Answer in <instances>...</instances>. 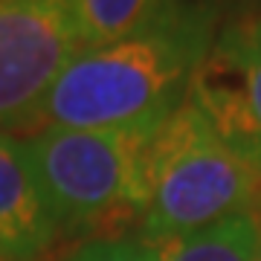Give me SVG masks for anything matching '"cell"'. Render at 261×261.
Listing matches in <instances>:
<instances>
[{"mask_svg":"<svg viewBox=\"0 0 261 261\" xmlns=\"http://www.w3.org/2000/svg\"><path fill=\"white\" fill-rule=\"evenodd\" d=\"M221 15L206 0H177L157 20L102 47H87L58 73L29 128L154 130L186 102Z\"/></svg>","mask_w":261,"mask_h":261,"instance_id":"6da1fadb","label":"cell"},{"mask_svg":"<svg viewBox=\"0 0 261 261\" xmlns=\"http://www.w3.org/2000/svg\"><path fill=\"white\" fill-rule=\"evenodd\" d=\"M244 212H261V168L229 148L195 105L183 102L148 137L137 238H174Z\"/></svg>","mask_w":261,"mask_h":261,"instance_id":"7a4b0ae2","label":"cell"},{"mask_svg":"<svg viewBox=\"0 0 261 261\" xmlns=\"http://www.w3.org/2000/svg\"><path fill=\"white\" fill-rule=\"evenodd\" d=\"M151 130L38 128L27 151L58 235L116 238L145 209Z\"/></svg>","mask_w":261,"mask_h":261,"instance_id":"3957f363","label":"cell"},{"mask_svg":"<svg viewBox=\"0 0 261 261\" xmlns=\"http://www.w3.org/2000/svg\"><path fill=\"white\" fill-rule=\"evenodd\" d=\"M84 49L73 0H0V130L29 128L58 73Z\"/></svg>","mask_w":261,"mask_h":261,"instance_id":"277c9868","label":"cell"},{"mask_svg":"<svg viewBox=\"0 0 261 261\" xmlns=\"http://www.w3.org/2000/svg\"><path fill=\"white\" fill-rule=\"evenodd\" d=\"M186 102L229 148L261 168V12L218 27Z\"/></svg>","mask_w":261,"mask_h":261,"instance_id":"5b68a950","label":"cell"},{"mask_svg":"<svg viewBox=\"0 0 261 261\" xmlns=\"http://www.w3.org/2000/svg\"><path fill=\"white\" fill-rule=\"evenodd\" d=\"M56 238L27 142L0 130V261H35Z\"/></svg>","mask_w":261,"mask_h":261,"instance_id":"8992f818","label":"cell"},{"mask_svg":"<svg viewBox=\"0 0 261 261\" xmlns=\"http://www.w3.org/2000/svg\"><path fill=\"white\" fill-rule=\"evenodd\" d=\"M258 218L261 212L232 215L195 232L148 244L157 252V261H252L258 244Z\"/></svg>","mask_w":261,"mask_h":261,"instance_id":"52a82bcc","label":"cell"},{"mask_svg":"<svg viewBox=\"0 0 261 261\" xmlns=\"http://www.w3.org/2000/svg\"><path fill=\"white\" fill-rule=\"evenodd\" d=\"M84 49L102 47L157 20L177 0H73Z\"/></svg>","mask_w":261,"mask_h":261,"instance_id":"ba28073f","label":"cell"},{"mask_svg":"<svg viewBox=\"0 0 261 261\" xmlns=\"http://www.w3.org/2000/svg\"><path fill=\"white\" fill-rule=\"evenodd\" d=\"M61 261H157V252L137 235H116V238H90Z\"/></svg>","mask_w":261,"mask_h":261,"instance_id":"9c48e42d","label":"cell"},{"mask_svg":"<svg viewBox=\"0 0 261 261\" xmlns=\"http://www.w3.org/2000/svg\"><path fill=\"white\" fill-rule=\"evenodd\" d=\"M206 3H209L218 15H226V18L261 12V0H206Z\"/></svg>","mask_w":261,"mask_h":261,"instance_id":"30bf717a","label":"cell"},{"mask_svg":"<svg viewBox=\"0 0 261 261\" xmlns=\"http://www.w3.org/2000/svg\"><path fill=\"white\" fill-rule=\"evenodd\" d=\"M252 261H261V218H258V244H255V255Z\"/></svg>","mask_w":261,"mask_h":261,"instance_id":"8fae6325","label":"cell"}]
</instances>
